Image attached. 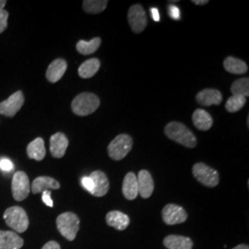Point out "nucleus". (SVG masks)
Segmentation results:
<instances>
[{"instance_id":"obj_34","label":"nucleus","mask_w":249,"mask_h":249,"mask_svg":"<svg viewBox=\"0 0 249 249\" xmlns=\"http://www.w3.org/2000/svg\"><path fill=\"white\" fill-rule=\"evenodd\" d=\"M42 249H61L60 246L58 243L54 242V241H49L48 243H46L45 246L43 247Z\"/></svg>"},{"instance_id":"obj_33","label":"nucleus","mask_w":249,"mask_h":249,"mask_svg":"<svg viewBox=\"0 0 249 249\" xmlns=\"http://www.w3.org/2000/svg\"><path fill=\"white\" fill-rule=\"evenodd\" d=\"M169 15L170 17L174 19H179L180 18V9H178L177 6L171 5L169 6Z\"/></svg>"},{"instance_id":"obj_10","label":"nucleus","mask_w":249,"mask_h":249,"mask_svg":"<svg viewBox=\"0 0 249 249\" xmlns=\"http://www.w3.org/2000/svg\"><path fill=\"white\" fill-rule=\"evenodd\" d=\"M162 220L168 225H175L186 222L187 219V212L181 207L176 204L166 205L162 209Z\"/></svg>"},{"instance_id":"obj_18","label":"nucleus","mask_w":249,"mask_h":249,"mask_svg":"<svg viewBox=\"0 0 249 249\" xmlns=\"http://www.w3.org/2000/svg\"><path fill=\"white\" fill-rule=\"evenodd\" d=\"M122 191H123L124 197L129 200H133L139 195L137 176L132 172L125 175L124 181H123Z\"/></svg>"},{"instance_id":"obj_19","label":"nucleus","mask_w":249,"mask_h":249,"mask_svg":"<svg viewBox=\"0 0 249 249\" xmlns=\"http://www.w3.org/2000/svg\"><path fill=\"white\" fill-rule=\"evenodd\" d=\"M107 223L109 226L116 228V230L123 231L129 224V218L126 214L121 212L112 211L107 213Z\"/></svg>"},{"instance_id":"obj_35","label":"nucleus","mask_w":249,"mask_h":249,"mask_svg":"<svg viewBox=\"0 0 249 249\" xmlns=\"http://www.w3.org/2000/svg\"><path fill=\"white\" fill-rule=\"evenodd\" d=\"M151 12L153 19H154L155 21H159V20H160V15H159V10L156 9V8H151Z\"/></svg>"},{"instance_id":"obj_7","label":"nucleus","mask_w":249,"mask_h":249,"mask_svg":"<svg viewBox=\"0 0 249 249\" xmlns=\"http://www.w3.org/2000/svg\"><path fill=\"white\" fill-rule=\"evenodd\" d=\"M12 195L15 200L22 201L29 196L31 187L30 180L24 172L18 171L14 174L11 184Z\"/></svg>"},{"instance_id":"obj_6","label":"nucleus","mask_w":249,"mask_h":249,"mask_svg":"<svg viewBox=\"0 0 249 249\" xmlns=\"http://www.w3.org/2000/svg\"><path fill=\"white\" fill-rule=\"evenodd\" d=\"M193 176L206 187H214L219 184V174L216 170L202 162H197L193 166Z\"/></svg>"},{"instance_id":"obj_30","label":"nucleus","mask_w":249,"mask_h":249,"mask_svg":"<svg viewBox=\"0 0 249 249\" xmlns=\"http://www.w3.org/2000/svg\"><path fill=\"white\" fill-rule=\"evenodd\" d=\"M81 185L88 192L92 194L93 189H94V184H93V181L91 178L89 177H84V178H81Z\"/></svg>"},{"instance_id":"obj_25","label":"nucleus","mask_w":249,"mask_h":249,"mask_svg":"<svg viewBox=\"0 0 249 249\" xmlns=\"http://www.w3.org/2000/svg\"><path fill=\"white\" fill-rule=\"evenodd\" d=\"M101 43H102V40L99 37L93 38L92 40H90L89 42L80 40L78 42L76 48H77L79 53L84 54V55H88L90 53H95L98 50Z\"/></svg>"},{"instance_id":"obj_29","label":"nucleus","mask_w":249,"mask_h":249,"mask_svg":"<svg viewBox=\"0 0 249 249\" xmlns=\"http://www.w3.org/2000/svg\"><path fill=\"white\" fill-rule=\"evenodd\" d=\"M8 18H9V12L5 9L0 10V34L7 29Z\"/></svg>"},{"instance_id":"obj_32","label":"nucleus","mask_w":249,"mask_h":249,"mask_svg":"<svg viewBox=\"0 0 249 249\" xmlns=\"http://www.w3.org/2000/svg\"><path fill=\"white\" fill-rule=\"evenodd\" d=\"M42 199H43L44 203H45L46 206H48V207H53V200H52V198H51V191H50V190H46V191L43 192Z\"/></svg>"},{"instance_id":"obj_16","label":"nucleus","mask_w":249,"mask_h":249,"mask_svg":"<svg viewBox=\"0 0 249 249\" xmlns=\"http://www.w3.org/2000/svg\"><path fill=\"white\" fill-rule=\"evenodd\" d=\"M68 69V64L65 59L57 58L51 63L46 71V79L48 81L54 83L61 80Z\"/></svg>"},{"instance_id":"obj_14","label":"nucleus","mask_w":249,"mask_h":249,"mask_svg":"<svg viewBox=\"0 0 249 249\" xmlns=\"http://www.w3.org/2000/svg\"><path fill=\"white\" fill-rule=\"evenodd\" d=\"M89 178L92 179L94 184V189L91 195L98 197L106 196L110 187L107 175L102 171H94L90 174Z\"/></svg>"},{"instance_id":"obj_11","label":"nucleus","mask_w":249,"mask_h":249,"mask_svg":"<svg viewBox=\"0 0 249 249\" xmlns=\"http://www.w3.org/2000/svg\"><path fill=\"white\" fill-rule=\"evenodd\" d=\"M138 187H139V194L143 198H148L151 196L154 190V182L150 172L147 170L140 171L138 177Z\"/></svg>"},{"instance_id":"obj_15","label":"nucleus","mask_w":249,"mask_h":249,"mask_svg":"<svg viewBox=\"0 0 249 249\" xmlns=\"http://www.w3.org/2000/svg\"><path fill=\"white\" fill-rule=\"evenodd\" d=\"M23 239L15 231H0V249H20Z\"/></svg>"},{"instance_id":"obj_26","label":"nucleus","mask_w":249,"mask_h":249,"mask_svg":"<svg viewBox=\"0 0 249 249\" xmlns=\"http://www.w3.org/2000/svg\"><path fill=\"white\" fill-rule=\"evenodd\" d=\"M107 0H84L82 7L87 13L98 14L107 9Z\"/></svg>"},{"instance_id":"obj_28","label":"nucleus","mask_w":249,"mask_h":249,"mask_svg":"<svg viewBox=\"0 0 249 249\" xmlns=\"http://www.w3.org/2000/svg\"><path fill=\"white\" fill-rule=\"evenodd\" d=\"M246 103H247V100L245 97L232 95L227 100V102L225 104V108L230 113H235L245 107Z\"/></svg>"},{"instance_id":"obj_27","label":"nucleus","mask_w":249,"mask_h":249,"mask_svg":"<svg viewBox=\"0 0 249 249\" xmlns=\"http://www.w3.org/2000/svg\"><path fill=\"white\" fill-rule=\"evenodd\" d=\"M231 91L232 95L243 96L245 98L249 95V78H242L236 80L231 86Z\"/></svg>"},{"instance_id":"obj_24","label":"nucleus","mask_w":249,"mask_h":249,"mask_svg":"<svg viewBox=\"0 0 249 249\" xmlns=\"http://www.w3.org/2000/svg\"><path fill=\"white\" fill-rule=\"evenodd\" d=\"M101 66V62L98 58H90L82 63L79 68V75L82 79H89L93 77L97 72Z\"/></svg>"},{"instance_id":"obj_37","label":"nucleus","mask_w":249,"mask_h":249,"mask_svg":"<svg viewBox=\"0 0 249 249\" xmlns=\"http://www.w3.org/2000/svg\"><path fill=\"white\" fill-rule=\"evenodd\" d=\"M7 1L6 0H0V10H3L4 7L6 6Z\"/></svg>"},{"instance_id":"obj_1","label":"nucleus","mask_w":249,"mask_h":249,"mask_svg":"<svg viewBox=\"0 0 249 249\" xmlns=\"http://www.w3.org/2000/svg\"><path fill=\"white\" fill-rule=\"evenodd\" d=\"M164 133L167 138L187 148H195L196 139L193 132L180 122H170L164 127Z\"/></svg>"},{"instance_id":"obj_31","label":"nucleus","mask_w":249,"mask_h":249,"mask_svg":"<svg viewBox=\"0 0 249 249\" xmlns=\"http://www.w3.org/2000/svg\"><path fill=\"white\" fill-rule=\"evenodd\" d=\"M14 165L11 160L9 159H2L0 160V169L5 171V172H9L13 169Z\"/></svg>"},{"instance_id":"obj_5","label":"nucleus","mask_w":249,"mask_h":249,"mask_svg":"<svg viewBox=\"0 0 249 249\" xmlns=\"http://www.w3.org/2000/svg\"><path fill=\"white\" fill-rule=\"evenodd\" d=\"M133 146V140L126 134H120L108 145L107 151L111 159L120 160L131 151Z\"/></svg>"},{"instance_id":"obj_39","label":"nucleus","mask_w":249,"mask_h":249,"mask_svg":"<svg viewBox=\"0 0 249 249\" xmlns=\"http://www.w3.org/2000/svg\"><path fill=\"white\" fill-rule=\"evenodd\" d=\"M178 1H169V3H178Z\"/></svg>"},{"instance_id":"obj_21","label":"nucleus","mask_w":249,"mask_h":249,"mask_svg":"<svg viewBox=\"0 0 249 249\" xmlns=\"http://www.w3.org/2000/svg\"><path fill=\"white\" fill-rule=\"evenodd\" d=\"M163 244L168 249H192L193 248L191 239L182 235H168L164 238Z\"/></svg>"},{"instance_id":"obj_23","label":"nucleus","mask_w":249,"mask_h":249,"mask_svg":"<svg viewBox=\"0 0 249 249\" xmlns=\"http://www.w3.org/2000/svg\"><path fill=\"white\" fill-rule=\"evenodd\" d=\"M223 67L226 70V71L235 74V75H241L245 74L248 71L249 68L248 65L241 60L239 58H235L233 56H228L223 61Z\"/></svg>"},{"instance_id":"obj_17","label":"nucleus","mask_w":249,"mask_h":249,"mask_svg":"<svg viewBox=\"0 0 249 249\" xmlns=\"http://www.w3.org/2000/svg\"><path fill=\"white\" fill-rule=\"evenodd\" d=\"M59 187L60 184L55 179L49 177H39L34 180L31 190L34 194H38L49 189H58Z\"/></svg>"},{"instance_id":"obj_12","label":"nucleus","mask_w":249,"mask_h":249,"mask_svg":"<svg viewBox=\"0 0 249 249\" xmlns=\"http://www.w3.org/2000/svg\"><path fill=\"white\" fill-rule=\"evenodd\" d=\"M69 147V140L61 132L53 134L50 139V151L54 158H62Z\"/></svg>"},{"instance_id":"obj_38","label":"nucleus","mask_w":249,"mask_h":249,"mask_svg":"<svg viewBox=\"0 0 249 249\" xmlns=\"http://www.w3.org/2000/svg\"><path fill=\"white\" fill-rule=\"evenodd\" d=\"M232 249H249V246H247V245H239Z\"/></svg>"},{"instance_id":"obj_3","label":"nucleus","mask_w":249,"mask_h":249,"mask_svg":"<svg viewBox=\"0 0 249 249\" xmlns=\"http://www.w3.org/2000/svg\"><path fill=\"white\" fill-rule=\"evenodd\" d=\"M56 226L66 239L73 241L80 229V219L73 213H64L57 217Z\"/></svg>"},{"instance_id":"obj_2","label":"nucleus","mask_w":249,"mask_h":249,"mask_svg":"<svg viewBox=\"0 0 249 249\" xmlns=\"http://www.w3.org/2000/svg\"><path fill=\"white\" fill-rule=\"evenodd\" d=\"M100 107V99L91 92H82L72 101L71 109L77 116H86L94 113Z\"/></svg>"},{"instance_id":"obj_9","label":"nucleus","mask_w":249,"mask_h":249,"mask_svg":"<svg viewBox=\"0 0 249 249\" xmlns=\"http://www.w3.org/2000/svg\"><path fill=\"white\" fill-rule=\"evenodd\" d=\"M24 104V95L22 91L18 90L11 96L0 103V114L8 117L15 116Z\"/></svg>"},{"instance_id":"obj_20","label":"nucleus","mask_w":249,"mask_h":249,"mask_svg":"<svg viewBox=\"0 0 249 249\" xmlns=\"http://www.w3.org/2000/svg\"><path fill=\"white\" fill-rule=\"evenodd\" d=\"M192 120H193V124L196 128L202 131L209 130L213 124V117L203 109H196V111L193 113Z\"/></svg>"},{"instance_id":"obj_8","label":"nucleus","mask_w":249,"mask_h":249,"mask_svg":"<svg viewBox=\"0 0 249 249\" xmlns=\"http://www.w3.org/2000/svg\"><path fill=\"white\" fill-rule=\"evenodd\" d=\"M128 23L131 27V30L135 34H141L145 30L148 24V18L146 12L142 6L135 4L128 9L127 13Z\"/></svg>"},{"instance_id":"obj_22","label":"nucleus","mask_w":249,"mask_h":249,"mask_svg":"<svg viewBox=\"0 0 249 249\" xmlns=\"http://www.w3.org/2000/svg\"><path fill=\"white\" fill-rule=\"evenodd\" d=\"M45 142L42 138H37L34 142L29 143L27 147V155L30 159L36 160H42L45 158Z\"/></svg>"},{"instance_id":"obj_13","label":"nucleus","mask_w":249,"mask_h":249,"mask_svg":"<svg viewBox=\"0 0 249 249\" xmlns=\"http://www.w3.org/2000/svg\"><path fill=\"white\" fill-rule=\"evenodd\" d=\"M196 100L199 105L203 107H210L213 105L218 106L223 101V95L218 89H205L196 94Z\"/></svg>"},{"instance_id":"obj_36","label":"nucleus","mask_w":249,"mask_h":249,"mask_svg":"<svg viewBox=\"0 0 249 249\" xmlns=\"http://www.w3.org/2000/svg\"><path fill=\"white\" fill-rule=\"evenodd\" d=\"M192 2H193L195 5H197V6L206 5V4H208V3H209V1H208V0H193Z\"/></svg>"},{"instance_id":"obj_4","label":"nucleus","mask_w":249,"mask_h":249,"mask_svg":"<svg viewBox=\"0 0 249 249\" xmlns=\"http://www.w3.org/2000/svg\"><path fill=\"white\" fill-rule=\"evenodd\" d=\"M3 218L10 228L17 232H23L29 227V218L26 212L18 206L10 207L4 213Z\"/></svg>"}]
</instances>
